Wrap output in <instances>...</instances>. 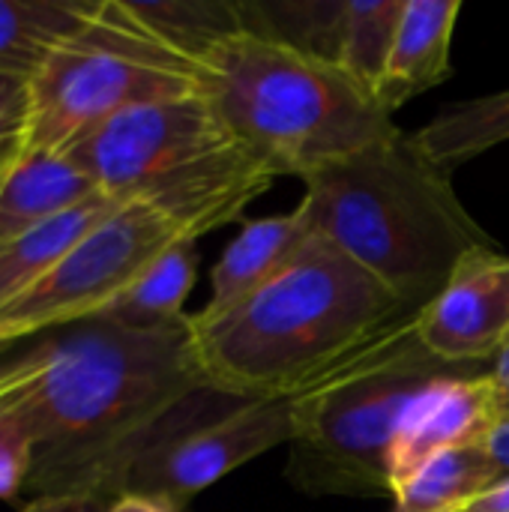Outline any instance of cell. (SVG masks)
<instances>
[{"mask_svg":"<svg viewBox=\"0 0 509 512\" xmlns=\"http://www.w3.org/2000/svg\"><path fill=\"white\" fill-rule=\"evenodd\" d=\"M225 402L237 399L207 384L189 315L165 327H126L96 315L45 333L42 369L21 393L36 432L24 495L117 498L144 453L228 414L231 408H216Z\"/></svg>","mask_w":509,"mask_h":512,"instance_id":"obj_1","label":"cell"},{"mask_svg":"<svg viewBox=\"0 0 509 512\" xmlns=\"http://www.w3.org/2000/svg\"><path fill=\"white\" fill-rule=\"evenodd\" d=\"M417 318L372 273L318 234L240 306L189 315L207 384L237 402L294 396Z\"/></svg>","mask_w":509,"mask_h":512,"instance_id":"obj_2","label":"cell"},{"mask_svg":"<svg viewBox=\"0 0 509 512\" xmlns=\"http://www.w3.org/2000/svg\"><path fill=\"white\" fill-rule=\"evenodd\" d=\"M297 204L309 231L333 243L414 312L426 309L456 264L498 246L411 141L393 135L303 177Z\"/></svg>","mask_w":509,"mask_h":512,"instance_id":"obj_3","label":"cell"},{"mask_svg":"<svg viewBox=\"0 0 509 512\" xmlns=\"http://www.w3.org/2000/svg\"><path fill=\"white\" fill-rule=\"evenodd\" d=\"M204 93L237 141L276 177H306L336 159L399 135L372 93L342 66L300 51L252 24L204 60Z\"/></svg>","mask_w":509,"mask_h":512,"instance_id":"obj_4","label":"cell"},{"mask_svg":"<svg viewBox=\"0 0 509 512\" xmlns=\"http://www.w3.org/2000/svg\"><path fill=\"white\" fill-rule=\"evenodd\" d=\"M66 156L117 201H150L195 237L237 219L276 174L249 153L207 93L126 108Z\"/></svg>","mask_w":509,"mask_h":512,"instance_id":"obj_5","label":"cell"},{"mask_svg":"<svg viewBox=\"0 0 509 512\" xmlns=\"http://www.w3.org/2000/svg\"><path fill=\"white\" fill-rule=\"evenodd\" d=\"M489 369L432 357L411 321L297 393L288 480L306 495L393 498L390 450L408 405L435 381Z\"/></svg>","mask_w":509,"mask_h":512,"instance_id":"obj_6","label":"cell"},{"mask_svg":"<svg viewBox=\"0 0 509 512\" xmlns=\"http://www.w3.org/2000/svg\"><path fill=\"white\" fill-rule=\"evenodd\" d=\"M189 93H204V69L150 36L123 0H102L96 18L33 75L27 150L66 153L126 108Z\"/></svg>","mask_w":509,"mask_h":512,"instance_id":"obj_7","label":"cell"},{"mask_svg":"<svg viewBox=\"0 0 509 512\" xmlns=\"http://www.w3.org/2000/svg\"><path fill=\"white\" fill-rule=\"evenodd\" d=\"M180 240H198L177 216L126 201L87 231L27 294L0 312V345H18L108 312L135 279Z\"/></svg>","mask_w":509,"mask_h":512,"instance_id":"obj_8","label":"cell"},{"mask_svg":"<svg viewBox=\"0 0 509 512\" xmlns=\"http://www.w3.org/2000/svg\"><path fill=\"white\" fill-rule=\"evenodd\" d=\"M294 408L297 393L243 402L210 423L165 438L129 468L117 498L132 495L180 512L198 492L219 483L240 465L279 444H291Z\"/></svg>","mask_w":509,"mask_h":512,"instance_id":"obj_9","label":"cell"},{"mask_svg":"<svg viewBox=\"0 0 509 512\" xmlns=\"http://www.w3.org/2000/svg\"><path fill=\"white\" fill-rule=\"evenodd\" d=\"M414 336L444 363L489 366L509 342V255L498 246L468 252L417 312Z\"/></svg>","mask_w":509,"mask_h":512,"instance_id":"obj_10","label":"cell"},{"mask_svg":"<svg viewBox=\"0 0 509 512\" xmlns=\"http://www.w3.org/2000/svg\"><path fill=\"white\" fill-rule=\"evenodd\" d=\"M486 375L435 381L408 405L390 450L393 498L438 453L486 444L501 423Z\"/></svg>","mask_w":509,"mask_h":512,"instance_id":"obj_11","label":"cell"},{"mask_svg":"<svg viewBox=\"0 0 509 512\" xmlns=\"http://www.w3.org/2000/svg\"><path fill=\"white\" fill-rule=\"evenodd\" d=\"M459 12L462 0H405L396 42L375 90L387 114L450 78V45Z\"/></svg>","mask_w":509,"mask_h":512,"instance_id":"obj_12","label":"cell"},{"mask_svg":"<svg viewBox=\"0 0 509 512\" xmlns=\"http://www.w3.org/2000/svg\"><path fill=\"white\" fill-rule=\"evenodd\" d=\"M309 225L300 210L285 216L249 219L240 234L228 243L219 264L213 267V294L210 303L198 312L201 318H219L240 306L249 294H255L264 282H270L306 243Z\"/></svg>","mask_w":509,"mask_h":512,"instance_id":"obj_13","label":"cell"},{"mask_svg":"<svg viewBox=\"0 0 509 512\" xmlns=\"http://www.w3.org/2000/svg\"><path fill=\"white\" fill-rule=\"evenodd\" d=\"M96 192L66 153L27 150L0 177V243L39 228Z\"/></svg>","mask_w":509,"mask_h":512,"instance_id":"obj_14","label":"cell"},{"mask_svg":"<svg viewBox=\"0 0 509 512\" xmlns=\"http://www.w3.org/2000/svg\"><path fill=\"white\" fill-rule=\"evenodd\" d=\"M99 6L102 0H0V75L33 81Z\"/></svg>","mask_w":509,"mask_h":512,"instance_id":"obj_15","label":"cell"},{"mask_svg":"<svg viewBox=\"0 0 509 512\" xmlns=\"http://www.w3.org/2000/svg\"><path fill=\"white\" fill-rule=\"evenodd\" d=\"M123 201L96 192L72 210L42 222L39 228L0 243V312L27 294L87 231L111 216Z\"/></svg>","mask_w":509,"mask_h":512,"instance_id":"obj_16","label":"cell"},{"mask_svg":"<svg viewBox=\"0 0 509 512\" xmlns=\"http://www.w3.org/2000/svg\"><path fill=\"white\" fill-rule=\"evenodd\" d=\"M414 147L447 177L480 153L509 141V90L459 102L411 135Z\"/></svg>","mask_w":509,"mask_h":512,"instance_id":"obj_17","label":"cell"},{"mask_svg":"<svg viewBox=\"0 0 509 512\" xmlns=\"http://www.w3.org/2000/svg\"><path fill=\"white\" fill-rule=\"evenodd\" d=\"M486 444L456 447L429 459L393 498V512H459L498 483Z\"/></svg>","mask_w":509,"mask_h":512,"instance_id":"obj_18","label":"cell"},{"mask_svg":"<svg viewBox=\"0 0 509 512\" xmlns=\"http://www.w3.org/2000/svg\"><path fill=\"white\" fill-rule=\"evenodd\" d=\"M195 264V240H180L165 255H159L135 279V285L102 315L126 327H165L183 321V303L195 285Z\"/></svg>","mask_w":509,"mask_h":512,"instance_id":"obj_19","label":"cell"},{"mask_svg":"<svg viewBox=\"0 0 509 512\" xmlns=\"http://www.w3.org/2000/svg\"><path fill=\"white\" fill-rule=\"evenodd\" d=\"M126 12L159 42L180 51L192 63L201 60L231 33L249 27L243 6L234 3H129Z\"/></svg>","mask_w":509,"mask_h":512,"instance_id":"obj_20","label":"cell"},{"mask_svg":"<svg viewBox=\"0 0 509 512\" xmlns=\"http://www.w3.org/2000/svg\"><path fill=\"white\" fill-rule=\"evenodd\" d=\"M405 0H345L339 18L336 66L375 96L399 30Z\"/></svg>","mask_w":509,"mask_h":512,"instance_id":"obj_21","label":"cell"},{"mask_svg":"<svg viewBox=\"0 0 509 512\" xmlns=\"http://www.w3.org/2000/svg\"><path fill=\"white\" fill-rule=\"evenodd\" d=\"M24 390L0 399V501H18L24 495L36 459V432L21 405Z\"/></svg>","mask_w":509,"mask_h":512,"instance_id":"obj_22","label":"cell"},{"mask_svg":"<svg viewBox=\"0 0 509 512\" xmlns=\"http://www.w3.org/2000/svg\"><path fill=\"white\" fill-rule=\"evenodd\" d=\"M30 138V81L0 75V177L24 156Z\"/></svg>","mask_w":509,"mask_h":512,"instance_id":"obj_23","label":"cell"},{"mask_svg":"<svg viewBox=\"0 0 509 512\" xmlns=\"http://www.w3.org/2000/svg\"><path fill=\"white\" fill-rule=\"evenodd\" d=\"M42 354H45V336L21 342L0 360V399L24 390L36 378V372L42 369Z\"/></svg>","mask_w":509,"mask_h":512,"instance_id":"obj_24","label":"cell"},{"mask_svg":"<svg viewBox=\"0 0 509 512\" xmlns=\"http://www.w3.org/2000/svg\"><path fill=\"white\" fill-rule=\"evenodd\" d=\"M114 498L102 495H39L18 512H108Z\"/></svg>","mask_w":509,"mask_h":512,"instance_id":"obj_25","label":"cell"},{"mask_svg":"<svg viewBox=\"0 0 509 512\" xmlns=\"http://www.w3.org/2000/svg\"><path fill=\"white\" fill-rule=\"evenodd\" d=\"M486 384H489V393H492V402H495L498 417L509 420V342L498 351V357L492 360V369L486 375Z\"/></svg>","mask_w":509,"mask_h":512,"instance_id":"obj_26","label":"cell"},{"mask_svg":"<svg viewBox=\"0 0 509 512\" xmlns=\"http://www.w3.org/2000/svg\"><path fill=\"white\" fill-rule=\"evenodd\" d=\"M486 453L492 456V465L498 471V477H509V420H501L492 435L486 438Z\"/></svg>","mask_w":509,"mask_h":512,"instance_id":"obj_27","label":"cell"},{"mask_svg":"<svg viewBox=\"0 0 509 512\" xmlns=\"http://www.w3.org/2000/svg\"><path fill=\"white\" fill-rule=\"evenodd\" d=\"M459 512H509V477L498 480L492 489H486L480 498H474L465 510Z\"/></svg>","mask_w":509,"mask_h":512,"instance_id":"obj_28","label":"cell"},{"mask_svg":"<svg viewBox=\"0 0 509 512\" xmlns=\"http://www.w3.org/2000/svg\"><path fill=\"white\" fill-rule=\"evenodd\" d=\"M108 512H171L153 501H144V498H132V495H123V498H114L111 510Z\"/></svg>","mask_w":509,"mask_h":512,"instance_id":"obj_29","label":"cell"},{"mask_svg":"<svg viewBox=\"0 0 509 512\" xmlns=\"http://www.w3.org/2000/svg\"><path fill=\"white\" fill-rule=\"evenodd\" d=\"M18 345H21V342H18ZM18 345H0V360H3V357H6V354L12 351V348H18Z\"/></svg>","mask_w":509,"mask_h":512,"instance_id":"obj_30","label":"cell"}]
</instances>
